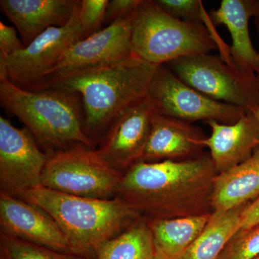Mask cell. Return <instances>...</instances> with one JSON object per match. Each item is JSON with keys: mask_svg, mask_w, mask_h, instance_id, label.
Wrapping results in <instances>:
<instances>
[{"mask_svg": "<svg viewBox=\"0 0 259 259\" xmlns=\"http://www.w3.org/2000/svg\"><path fill=\"white\" fill-rule=\"evenodd\" d=\"M250 111L253 112V115L255 116V117H256L257 120H258L259 122V107H255V108L253 109V110H250Z\"/></svg>", "mask_w": 259, "mask_h": 259, "instance_id": "f546056e", "label": "cell"}, {"mask_svg": "<svg viewBox=\"0 0 259 259\" xmlns=\"http://www.w3.org/2000/svg\"><path fill=\"white\" fill-rule=\"evenodd\" d=\"M167 14L174 18L202 24L212 33L216 32L210 16L204 9L201 0H155Z\"/></svg>", "mask_w": 259, "mask_h": 259, "instance_id": "603a6c76", "label": "cell"}, {"mask_svg": "<svg viewBox=\"0 0 259 259\" xmlns=\"http://www.w3.org/2000/svg\"><path fill=\"white\" fill-rule=\"evenodd\" d=\"M207 136L190 122L156 114L141 161H184L197 158Z\"/></svg>", "mask_w": 259, "mask_h": 259, "instance_id": "5bb4252c", "label": "cell"}, {"mask_svg": "<svg viewBox=\"0 0 259 259\" xmlns=\"http://www.w3.org/2000/svg\"><path fill=\"white\" fill-rule=\"evenodd\" d=\"M223 44V40L216 38L202 24L174 18L155 0H143L133 19V52L157 66L181 58L209 54Z\"/></svg>", "mask_w": 259, "mask_h": 259, "instance_id": "5b68a950", "label": "cell"}, {"mask_svg": "<svg viewBox=\"0 0 259 259\" xmlns=\"http://www.w3.org/2000/svg\"><path fill=\"white\" fill-rule=\"evenodd\" d=\"M0 259H5L4 255L0 253Z\"/></svg>", "mask_w": 259, "mask_h": 259, "instance_id": "1f68e13d", "label": "cell"}, {"mask_svg": "<svg viewBox=\"0 0 259 259\" xmlns=\"http://www.w3.org/2000/svg\"><path fill=\"white\" fill-rule=\"evenodd\" d=\"M136 11L71 44L33 91L47 90L72 75L133 55L131 29Z\"/></svg>", "mask_w": 259, "mask_h": 259, "instance_id": "9c48e42d", "label": "cell"}, {"mask_svg": "<svg viewBox=\"0 0 259 259\" xmlns=\"http://www.w3.org/2000/svg\"><path fill=\"white\" fill-rule=\"evenodd\" d=\"M151 97L158 115L185 122L215 120L233 124L247 110L225 102L217 101L188 86L165 67L158 66L150 87Z\"/></svg>", "mask_w": 259, "mask_h": 259, "instance_id": "30bf717a", "label": "cell"}, {"mask_svg": "<svg viewBox=\"0 0 259 259\" xmlns=\"http://www.w3.org/2000/svg\"><path fill=\"white\" fill-rule=\"evenodd\" d=\"M108 3L109 0H81L79 18L84 38L101 30Z\"/></svg>", "mask_w": 259, "mask_h": 259, "instance_id": "d4e9b609", "label": "cell"}, {"mask_svg": "<svg viewBox=\"0 0 259 259\" xmlns=\"http://www.w3.org/2000/svg\"><path fill=\"white\" fill-rule=\"evenodd\" d=\"M143 0H111L107 5L104 25H110L117 19L137 10Z\"/></svg>", "mask_w": 259, "mask_h": 259, "instance_id": "4316f807", "label": "cell"}, {"mask_svg": "<svg viewBox=\"0 0 259 259\" xmlns=\"http://www.w3.org/2000/svg\"><path fill=\"white\" fill-rule=\"evenodd\" d=\"M179 79L205 96L245 110L259 107L258 78H250L209 54L181 58L168 63Z\"/></svg>", "mask_w": 259, "mask_h": 259, "instance_id": "52a82bcc", "label": "cell"}, {"mask_svg": "<svg viewBox=\"0 0 259 259\" xmlns=\"http://www.w3.org/2000/svg\"><path fill=\"white\" fill-rule=\"evenodd\" d=\"M158 66L134 54L72 75L51 88L79 95L85 133L97 146L117 116L148 96Z\"/></svg>", "mask_w": 259, "mask_h": 259, "instance_id": "7a4b0ae2", "label": "cell"}, {"mask_svg": "<svg viewBox=\"0 0 259 259\" xmlns=\"http://www.w3.org/2000/svg\"><path fill=\"white\" fill-rule=\"evenodd\" d=\"M49 154L27 128L0 117V192L20 197L41 186Z\"/></svg>", "mask_w": 259, "mask_h": 259, "instance_id": "8fae6325", "label": "cell"}, {"mask_svg": "<svg viewBox=\"0 0 259 259\" xmlns=\"http://www.w3.org/2000/svg\"><path fill=\"white\" fill-rule=\"evenodd\" d=\"M253 259H259V255H258V256L255 257V258H253Z\"/></svg>", "mask_w": 259, "mask_h": 259, "instance_id": "d6a6232c", "label": "cell"}, {"mask_svg": "<svg viewBox=\"0 0 259 259\" xmlns=\"http://www.w3.org/2000/svg\"><path fill=\"white\" fill-rule=\"evenodd\" d=\"M259 197V146L250 158L218 174L214 181L212 213L223 212Z\"/></svg>", "mask_w": 259, "mask_h": 259, "instance_id": "ac0fdd59", "label": "cell"}, {"mask_svg": "<svg viewBox=\"0 0 259 259\" xmlns=\"http://www.w3.org/2000/svg\"><path fill=\"white\" fill-rule=\"evenodd\" d=\"M122 175L96 148L77 145L49 154L41 186L77 197L110 199L117 197Z\"/></svg>", "mask_w": 259, "mask_h": 259, "instance_id": "8992f818", "label": "cell"}, {"mask_svg": "<svg viewBox=\"0 0 259 259\" xmlns=\"http://www.w3.org/2000/svg\"><path fill=\"white\" fill-rule=\"evenodd\" d=\"M0 253L4 255L5 259H88L50 249L4 234H0Z\"/></svg>", "mask_w": 259, "mask_h": 259, "instance_id": "7402d4cb", "label": "cell"}, {"mask_svg": "<svg viewBox=\"0 0 259 259\" xmlns=\"http://www.w3.org/2000/svg\"><path fill=\"white\" fill-rule=\"evenodd\" d=\"M156 114L148 95L116 117L97 145V153L112 168L125 173L141 161Z\"/></svg>", "mask_w": 259, "mask_h": 259, "instance_id": "7c38bea8", "label": "cell"}, {"mask_svg": "<svg viewBox=\"0 0 259 259\" xmlns=\"http://www.w3.org/2000/svg\"><path fill=\"white\" fill-rule=\"evenodd\" d=\"M218 175L204 153L184 161H140L123 173L117 197L148 220L212 214Z\"/></svg>", "mask_w": 259, "mask_h": 259, "instance_id": "6da1fadb", "label": "cell"}, {"mask_svg": "<svg viewBox=\"0 0 259 259\" xmlns=\"http://www.w3.org/2000/svg\"><path fill=\"white\" fill-rule=\"evenodd\" d=\"M259 223V197L246 204L241 214V228H248Z\"/></svg>", "mask_w": 259, "mask_h": 259, "instance_id": "83f0119b", "label": "cell"}, {"mask_svg": "<svg viewBox=\"0 0 259 259\" xmlns=\"http://www.w3.org/2000/svg\"><path fill=\"white\" fill-rule=\"evenodd\" d=\"M79 0H1L0 7L25 47L52 27L69 23Z\"/></svg>", "mask_w": 259, "mask_h": 259, "instance_id": "2e32d148", "label": "cell"}, {"mask_svg": "<svg viewBox=\"0 0 259 259\" xmlns=\"http://www.w3.org/2000/svg\"><path fill=\"white\" fill-rule=\"evenodd\" d=\"M212 214L172 219H148L156 258L180 259L203 231Z\"/></svg>", "mask_w": 259, "mask_h": 259, "instance_id": "d6986e66", "label": "cell"}, {"mask_svg": "<svg viewBox=\"0 0 259 259\" xmlns=\"http://www.w3.org/2000/svg\"><path fill=\"white\" fill-rule=\"evenodd\" d=\"M95 259H157L147 218H139L125 231L106 242Z\"/></svg>", "mask_w": 259, "mask_h": 259, "instance_id": "44dd1931", "label": "cell"}, {"mask_svg": "<svg viewBox=\"0 0 259 259\" xmlns=\"http://www.w3.org/2000/svg\"><path fill=\"white\" fill-rule=\"evenodd\" d=\"M18 197L49 213L60 227L73 254L88 259H95L102 245L141 217L117 197L86 198L40 186Z\"/></svg>", "mask_w": 259, "mask_h": 259, "instance_id": "3957f363", "label": "cell"}, {"mask_svg": "<svg viewBox=\"0 0 259 259\" xmlns=\"http://www.w3.org/2000/svg\"><path fill=\"white\" fill-rule=\"evenodd\" d=\"M0 104L23 122L48 154L83 145L96 148L83 127L79 95L60 89L25 90L0 79Z\"/></svg>", "mask_w": 259, "mask_h": 259, "instance_id": "277c9868", "label": "cell"}, {"mask_svg": "<svg viewBox=\"0 0 259 259\" xmlns=\"http://www.w3.org/2000/svg\"><path fill=\"white\" fill-rule=\"evenodd\" d=\"M255 22L256 25L257 31L259 34V0H255Z\"/></svg>", "mask_w": 259, "mask_h": 259, "instance_id": "f1b7e54d", "label": "cell"}, {"mask_svg": "<svg viewBox=\"0 0 259 259\" xmlns=\"http://www.w3.org/2000/svg\"><path fill=\"white\" fill-rule=\"evenodd\" d=\"M259 255V223L240 228L218 259H253Z\"/></svg>", "mask_w": 259, "mask_h": 259, "instance_id": "cb8c5ba5", "label": "cell"}, {"mask_svg": "<svg viewBox=\"0 0 259 259\" xmlns=\"http://www.w3.org/2000/svg\"><path fill=\"white\" fill-rule=\"evenodd\" d=\"M212 131L204 145L209 150L218 173L233 168L248 159L259 146V122L248 110L233 124L215 120L206 122Z\"/></svg>", "mask_w": 259, "mask_h": 259, "instance_id": "9a60e30c", "label": "cell"}, {"mask_svg": "<svg viewBox=\"0 0 259 259\" xmlns=\"http://www.w3.org/2000/svg\"><path fill=\"white\" fill-rule=\"evenodd\" d=\"M256 76H257V78H258V80L259 81V56H258V69H257V71H256Z\"/></svg>", "mask_w": 259, "mask_h": 259, "instance_id": "4dcf8cb0", "label": "cell"}, {"mask_svg": "<svg viewBox=\"0 0 259 259\" xmlns=\"http://www.w3.org/2000/svg\"><path fill=\"white\" fill-rule=\"evenodd\" d=\"M255 0H223L209 15L214 27L224 25L231 32L230 54L233 66L250 78H256L259 52L250 40L248 22L254 16Z\"/></svg>", "mask_w": 259, "mask_h": 259, "instance_id": "e0dca14e", "label": "cell"}, {"mask_svg": "<svg viewBox=\"0 0 259 259\" xmlns=\"http://www.w3.org/2000/svg\"><path fill=\"white\" fill-rule=\"evenodd\" d=\"M1 234L71 253V248L60 227L44 209L25 200L0 192Z\"/></svg>", "mask_w": 259, "mask_h": 259, "instance_id": "4fadbf2b", "label": "cell"}, {"mask_svg": "<svg viewBox=\"0 0 259 259\" xmlns=\"http://www.w3.org/2000/svg\"><path fill=\"white\" fill-rule=\"evenodd\" d=\"M13 27L0 22V56L7 57L25 49Z\"/></svg>", "mask_w": 259, "mask_h": 259, "instance_id": "484cf974", "label": "cell"}, {"mask_svg": "<svg viewBox=\"0 0 259 259\" xmlns=\"http://www.w3.org/2000/svg\"><path fill=\"white\" fill-rule=\"evenodd\" d=\"M212 213L203 231L180 259H218L228 242L241 228L245 206Z\"/></svg>", "mask_w": 259, "mask_h": 259, "instance_id": "ffe728a7", "label": "cell"}, {"mask_svg": "<svg viewBox=\"0 0 259 259\" xmlns=\"http://www.w3.org/2000/svg\"><path fill=\"white\" fill-rule=\"evenodd\" d=\"M79 1L69 23L47 29L23 50L0 56V79L7 78L25 90H33L74 42L84 38L80 24Z\"/></svg>", "mask_w": 259, "mask_h": 259, "instance_id": "ba28073f", "label": "cell"}]
</instances>
